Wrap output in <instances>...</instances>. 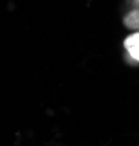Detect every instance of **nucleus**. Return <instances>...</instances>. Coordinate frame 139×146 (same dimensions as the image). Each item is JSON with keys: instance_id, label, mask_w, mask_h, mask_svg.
<instances>
[{"instance_id": "obj_3", "label": "nucleus", "mask_w": 139, "mask_h": 146, "mask_svg": "<svg viewBox=\"0 0 139 146\" xmlns=\"http://www.w3.org/2000/svg\"><path fill=\"white\" fill-rule=\"evenodd\" d=\"M135 2H136V5H139V0H135Z\"/></svg>"}, {"instance_id": "obj_2", "label": "nucleus", "mask_w": 139, "mask_h": 146, "mask_svg": "<svg viewBox=\"0 0 139 146\" xmlns=\"http://www.w3.org/2000/svg\"><path fill=\"white\" fill-rule=\"evenodd\" d=\"M126 27H129L132 29H139V10H133L126 16L124 19Z\"/></svg>"}, {"instance_id": "obj_1", "label": "nucleus", "mask_w": 139, "mask_h": 146, "mask_svg": "<svg viewBox=\"0 0 139 146\" xmlns=\"http://www.w3.org/2000/svg\"><path fill=\"white\" fill-rule=\"evenodd\" d=\"M124 47L135 60H139V32L130 35L129 38L124 41Z\"/></svg>"}]
</instances>
